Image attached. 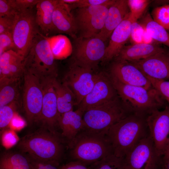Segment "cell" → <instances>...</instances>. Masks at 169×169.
Segmentation results:
<instances>
[{"label": "cell", "instance_id": "cell-1", "mask_svg": "<svg viewBox=\"0 0 169 169\" xmlns=\"http://www.w3.org/2000/svg\"><path fill=\"white\" fill-rule=\"evenodd\" d=\"M65 144L60 133L52 132L40 126L38 129L21 138L17 142L16 147L19 151L33 158L60 164L64 156Z\"/></svg>", "mask_w": 169, "mask_h": 169}, {"label": "cell", "instance_id": "cell-2", "mask_svg": "<svg viewBox=\"0 0 169 169\" xmlns=\"http://www.w3.org/2000/svg\"><path fill=\"white\" fill-rule=\"evenodd\" d=\"M146 116L131 114L110 128L106 134L115 155L124 158L140 141L149 135Z\"/></svg>", "mask_w": 169, "mask_h": 169}, {"label": "cell", "instance_id": "cell-3", "mask_svg": "<svg viewBox=\"0 0 169 169\" xmlns=\"http://www.w3.org/2000/svg\"><path fill=\"white\" fill-rule=\"evenodd\" d=\"M106 133L83 129L67 145L70 150L71 161L90 165L113 154Z\"/></svg>", "mask_w": 169, "mask_h": 169}, {"label": "cell", "instance_id": "cell-4", "mask_svg": "<svg viewBox=\"0 0 169 169\" xmlns=\"http://www.w3.org/2000/svg\"><path fill=\"white\" fill-rule=\"evenodd\" d=\"M110 77L119 97L130 113L147 116L164 106L165 100L153 87L146 89L126 84Z\"/></svg>", "mask_w": 169, "mask_h": 169}, {"label": "cell", "instance_id": "cell-5", "mask_svg": "<svg viewBox=\"0 0 169 169\" xmlns=\"http://www.w3.org/2000/svg\"><path fill=\"white\" fill-rule=\"evenodd\" d=\"M48 37L39 33L23 60L24 71L35 75L41 82L53 81L58 75L57 66Z\"/></svg>", "mask_w": 169, "mask_h": 169}, {"label": "cell", "instance_id": "cell-6", "mask_svg": "<svg viewBox=\"0 0 169 169\" xmlns=\"http://www.w3.org/2000/svg\"><path fill=\"white\" fill-rule=\"evenodd\" d=\"M131 114L118 97L84 112L83 116L84 129L107 133L111 126Z\"/></svg>", "mask_w": 169, "mask_h": 169}, {"label": "cell", "instance_id": "cell-7", "mask_svg": "<svg viewBox=\"0 0 169 169\" xmlns=\"http://www.w3.org/2000/svg\"><path fill=\"white\" fill-rule=\"evenodd\" d=\"M74 39L71 64L95 71L104 60L105 42L95 36Z\"/></svg>", "mask_w": 169, "mask_h": 169}, {"label": "cell", "instance_id": "cell-8", "mask_svg": "<svg viewBox=\"0 0 169 169\" xmlns=\"http://www.w3.org/2000/svg\"><path fill=\"white\" fill-rule=\"evenodd\" d=\"M32 9L16 13L12 30L14 51L24 59L27 55L34 38L40 32Z\"/></svg>", "mask_w": 169, "mask_h": 169}, {"label": "cell", "instance_id": "cell-9", "mask_svg": "<svg viewBox=\"0 0 169 169\" xmlns=\"http://www.w3.org/2000/svg\"><path fill=\"white\" fill-rule=\"evenodd\" d=\"M22 105L27 123L31 126L40 119L44 89L40 80L33 74L24 71Z\"/></svg>", "mask_w": 169, "mask_h": 169}, {"label": "cell", "instance_id": "cell-10", "mask_svg": "<svg viewBox=\"0 0 169 169\" xmlns=\"http://www.w3.org/2000/svg\"><path fill=\"white\" fill-rule=\"evenodd\" d=\"M162 157L157 153L149 135L140 141L124 158V169H160Z\"/></svg>", "mask_w": 169, "mask_h": 169}, {"label": "cell", "instance_id": "cell-11", "mask_svg": "<svg viewBox=\"0 0 169 169\" xmlns=\"http://www.w3.org/2000/svg\"><path fill=\"white\" fill-rule=\"evenodd\" d=\"M110 6L99 5L77 8L73 15L77 37L89 38L98 34L104 27Z\"/></svg>", "mask_w": 169, "mask_h": 169}, {"label": "cell", "instance_id": "cell-12", "mask_svg": "<svg viewBox=\"0 0 169 169\" xmlns=\"http://www.w3.org/2000/svg\"><path fill=\"white\" fill-rule=\"evenodd\" d=\"M98 73L74 64H70L62 83L66 85L74 93L76 100V106H79L92 90Z\"/></svg>", "mask_w": 169, "mask_h": 169}, {"label": "cell", "instance_id": "cell-13", "mask_svg": "<svg viewBox=\"0 0 169 169\" xmlns=\"http://www.w3.org/2000/svg\"><path fill=\"white\" fill-rule=\"evenodd\" d=\"M119 97L108 73L98 72L94 85L78 106L85 111L109 102Z\"/></svg>", "mask_w": 169, "mask_h": 169}, {"label": "cell", "instance_id": "cell-14", "mask_svg": "<svg viewBox=\"0 0 169 169\" xmlns=\"http://www.w3.org/2000/svg\"><path fill=\"white\" fill-rule=\"evenodd\" d=\"M146 121L157 153L162 157L169 138V106H165L162 110L152 112L147 116Z\"/></svg>", "mask_w": 169, "mask_h": 169}, {"label": "cell", "instance_id": "cell-15", "mask_svg": "<svg viewBox=\"0 0 169 169\" xmlns=\"http://www.w3.org/2000/svg\"><path fill=\"white\" fill-rule=\"evenodd\" d=\"M108 74L111 78L126 84L146 89L153 87L147 77L129 61L115 60L110 67Z\"/></svg>", "mask_w": 169, "mask_h": 169}, {"label": "cell", "instance_id": "cell-16", "mask_svg": "<svg viewBox=\"0 0 169 169\" xmlns=\"http://www.w3.org/2000/svg\"><path fill=\"white\" fill-rule=\"evenodd\" d=\"M146 76L164 81H169V51L164 49L147 58L130 61Z\"/></svg>", "mask_w": 169, "mask_h": 169}, {"label": "cell", "instance_id": "cell-17", "mask_svg": "<svg viewBox=\"0 0 169 169\" xmlns=\"http://www.w3.org/2000/svg\"><path fill=\"white\" fill-rule=\"evenodd\" d=\"M53 81L41 82L44 89L41 116L38 123L40 125L47 128L51 132L58 133L59 114L56 95L53 84Z\"/></svg>", "mask_w": 169, "mask_h": 169}, {"label": "cell", "instance_id": "cell-18", "mask_svg": "<svg viewBox=\"0 0 169 169\" xmlns=\"http://www.w3.org/2000/svg\"><path fill=\"white\" fill-rule=\"evenodd\" d=\"M24 59L13 50L0 55V84L20 80L24 72Z\"/></svg>", "mask_w": 169, "mask_h": 169}, {"label": "cell", "instance_id": "cell-19", "mask_svg": "<svg viewBox=\"0 0 169 169\" xmlns=\"http://www.w3.org/2000/svg\"><path fill=\"white\" fill-rule=\"evenodd\" d=\"M68 5L58 0L53 15V32L67 34L73 39L77 37L74 16Z\"/></svg>", "mask_w": 169, "mask_h": 169}, {"label": "cell", "instance_id": "cell-20", "mask_svg": "<svg viewBox=\"0 0 169 169\" xmlns=\"http://www.w3.org/2000/svg\"><path fill=\"white\" fill-rule=\"evenodd\" d=\"M133 22L129 12L112 33L105 49L103 62L109 61L115 59L119 54L130 38L131 24Z\"/></svg>", "mask_w": 169, "mask_h": 169}, {"label": "cell", "instance_id": "cell-21", "mask_svg": "<svg viewBox=\"0 0 169 169\" xmlns=\"http://www.w3.org/2000/svg\"><path fill=\"white\" fill-rule=\"evenodd\" d=\"M129 12L127 0H115L108 8L103 28L95 36L105 42Z\"/></svg>", "mask_w": 169, "mask_h": 169}, {"label": "cell", "instance_id": "cell-22", "mask_svg": "<svg viewBox=\"0 0 169 169\" xmlns=\"http://www.w3.org/2000/svg\"><path fill=\"white\" fill-rule=\"evenodd\" d=\"M84 112L78 108L59 116L58 126L62 131L60 135L67 145L71 142L84 128Z\"/></svg>", "mask_w": 169, "mask_h": 169}, {"label": "cell", "instance_id": "cell-23", "mask_svg": "<svg viewBox=\"0 0 169 169\" xmlns=\"http://www.w3.org/2000/svg\"><path fill=\"white\" fill-rule=\"evenodd\" d=\"M164 49L159 44L154 43L133 44L125 45L114 59L129 61H137L147 58Z\"/></svg>", "mask_w": 169, "mask_h": 169}, {"label": "cell", "instance_id": "cell-24", "mask_svg": "<svg viewBox=\"0 0 169 169\" xmlns=\"http://www.w3.org/2000/svg\"><path fill=\"white\" fill-rule=\"evenodd\" d=\"M58 0H40L37 4L35 20L42 33L46 36L53 32V17Z\"/></svg>", "mask_w": 169, "mask_h": 169}, {"label": "cell", "instance_id": "cell-25", "mask_svg": "<svg viewBox=\"0 0 169 169\" xmlns=\"http://www.w3.org/2000/svg\"><path fill=\"white\" fill-rule=\"evenodd\" d=\"M57 103L59 115L73 110L74 107L76 106L75 96L71 90L65 84L61 83L57 79L53 81Z\"/></svg>", "mask_w": 169, "mask_h": 169}, {"label": "cell", "instance_id": "cell-26", "mask_svg": "<svg viewBox=\"0 0 169 169\" xmlns=\"http://www.w3.org/2000/svg\"><path fill=\"white\" fill-rule=\"evenodd\" d=\"M0 169H33L28 156L19 151H7L0 156Z\"/></svg>", "mask_w": 169, "mask_h": 169}, {"label": "cell", "instance_id": "cell-27", "mask_svg": "<svg viewBox=\"0 0 169 169\" xmlns=\"http://www.w3.org/2000/svg\"><path fill=\"white\" fill-rule=\"evenodd\" d=\"M140 23L154 41L169 48V33L164 28L155 21L149 13L142 18Z\"/></svg>", "mask_w": 169, "mask_h": 169}, {"label": "cell", "instance_id": "cell-28", "mask_svg": "<svg viewBox=\"0 0 169 169\" xmlns=\"http://www.w3.org/2000/svg\"><path fill=\"white\" fill-rule=\"evenodd\" d=\"M50 47L55 59H65L72 54V45L69 38L60 34L48 37Z\"/></svg>", "mask_w": 169, "mask_h": 169}, {"label": "cell", "instance_id": "cell-29", "mask_svg": "<svg viewBox=\"0 0 169 169\" xmlns=\"http://www.w3.org/2000/svg\"><path fill=\"white\" fill-rule=\"evenodd\" d=\"M19 81L0 84V107L19 102Z\"/></svg>", "mask_w": 169, "mask_h": 169}, {"label": "cell", "instance_id": "cell-30", "mask_svg": "<svg viewBox=\"0 0 169 169\" xmlns=\"http://www.w3.org/2000/svg\"><path fill=\"white\" fill-rule=\"evenodd\" d=\"M20 106L19 102H14L0 107V129L4 132L10 125L11 121Z\"/></svg>", "mask_w": 169, "mask_h": 169}, {"label": "cell", "instance_id": "cell-31", "mask_svg": "<svg viewBox=\"0 0 169 169\" xmlns=\"http://www.w3.org/2000/svg\"><path fill=\"white\" fill-rule=\"evenodd\" d=\"M124 158L112 154L90 165L91 169H123Z\"/></svg>", "mask_w": 169, "mask_h": 169}, {"label": "cell", "instance_id": "cell-32", "mask_svg": "<svg viewBox=\"0 0 169 169\" xmlns=\"http://www.w3.org/2000/svg\"><path fill=\"white\" fill-rule=\"evenodd\" d=\"M151 1L148 0H128L129 16L133 22L137 21L144 13Z\"/></svg>", "mask_w": 169, "mask_h": 169}, {"label": "cell", "instance_id": "cell-33", "mask_svg": "<svg viewBox=\"0 0 169 169\" xmlns=\"http://www.w3.org/2000/svg\"><path fill=\"white\" fill-rule=\"evenodd\" d=\"M151 16L155 21L169 32V3L154 8Z\"/></svg>", "mask_w": 169, "mask_h": 169}, {"label": "cell", "instance_id": "cell-34", "mask_svg": "<svg viewBox=\"0 0 169 169\" xmlns=\"http://www.w3.org/2000/svg\"><path fill=\"white\" fill-rule=\"evenodd\" d=\"M146 76L151 82L152 86L163 99L168 102L169 106V81L159 80Z\"/></svg>", "mask_w": 169, "mask_h": 169}, {"label": "cell", "instance_id": "cell-35", "mask_svg": "<svg viewBox=\"0 0 169 169\" xmlns=\"http://www.w3.org/2000/svg\"><path fill=\"white\" fill-rule=\"evenodd\" d=\"M115 0H77L71 4H68L71 10L72 9L91 6H111Z\"/></svg>", "mask_w": 169, "mask_h": 169}, {"label": "cell", "instance_id": "cell-36", "mask_svg": "<svg viewBox=\"0 0 169 169\" xmlns=\"http://www.w3.org/2000/svg\"><path fill=\"white\" fill-rule=\"evenodd\" d=\"M10 50H15L12 33L6 32L0 34V55L4 52Z\"/></svg>", "mask_w": 169, "mask_h": 169}, {"label": "cell", "instance_id": "cell-37", "mask_svg": "<svg viewBox=\"0 0 169 169\" xmlns=\"http://www.w3.org/2000/svg\"><path fill=\"white\" fill-rule=\"evenodd\" d=\"M144 29L143 26L137 21L132 23L130 38L133 44L142 43Z\"/></svg>", "mask_w": 169, "mask_h": 169}, {"label": "cell", "instance_id": "cell-38", "mask_svg": "<svg viewBox=\"0 0 169 169\" xmlns=\"http://www.w3.org/2000/svg\"><path fill=\"white\" fill-rule=\"evenodd\" d=\"M14 10L16 12L32 9L40 0H10Z\"/></svg>", "mask_w": 169, "mask_h": 169}, {"label": "cell", "instance_id": "cell-39", "mask_svg": "<svg viewBox=\"0 0 169 169\" xmlns=\"http://www.w3.org/2000/svg\"><path fill=\"white\" fill-rule=\"evenodd\" d=\"M27 156L30 160L33 169H60V164L58 162L44 161Z\"/></svg>", "mask_w": 169, "mask_h": 169}, {"label": "cell", "instance_id": "cell-40", "mask_svg": "<svg viewBox=\"0 0 169 169\" xmlns=\"http://www.w3.org/2000/svg\"><path fill=\"white\" fill-rule=\"evenodd\" d=\"M15 15L0 17V34L6 32L12 33Z\"/></svg>", "mask_w": 169, "mask_h": 169}, {"label": "cell", "instance_id": "cell-41", "mask_svg": "<svg viewBox=\"0 0 169 169\" xmlns=\"http://www.w3.org/2000/svg\"><path fill=\"white\" fill-rule=\"evenodd\" d=\"M17 12L13 9L10 0H0V17L13 16Z\"/></svg>", "mask_w": 169, "mask_h": 169}, {"label": "cell", "instance_id": "cell-42", "mask_svg": "<svg viewBox=\"0 0 169 169\" xmlns=\"http://www.w3.org/2000/svg\"><path fill=\"white\" fill-rule=\"evenodd\" d=\"M60 169H91L90 165L78 161H70L60 166Z\"/></svg>", "mask_w": 169, "mask_h": 169}, {"label": "cell", "instance_id": "cell-43", "mask_svg": "<svg viewBox=\"0 0 169 169\" xmlns=\"http://www.w3.org/2000/svg\"><path fill=\"white\" fill-rule=\"evenodd\" d=\"M144 31L142 37V43L146 44H153V41H154V40L148 33L144 28Z\"/></svg>", "mask_w": 169, "mask_h": 169}, {"label": "cell", "instance_id": "cell-44", "mask_svg": "<svg viewBox=\"0 0 169 169\" xmlns=\"http://www.w3.org/2000/svg\"><path fill=\"white\" fill-rule=\"evenodd\" d=\"M160 169H169V160H164L162 158Z\"/></svg>", "mask_w": 169, "mask_h": 169}, {"label": "cell", "instance_id": "cell-45", "mask_svg": "<svg viewBox=\"0 0 169 169\" xmlns=\"http://www.w3.org/2000/svg\"><path fill=\"white\" fill-rule=\"evenodd\" d=\"M162 158L164 160H169V138L165 152Z\"/></svg>", "mask_w": 169, "mask_h": 169}, {"label": "cell", "instance_id": "cell-46", "mask_svg": "<svg viewBox=\"0 0 169 169\" xmlns=\"http://www.w3.org/2000/svg\"><path fill=\"white\" fill-rule=\"evenodd\" d=\"M123 169H124V168Z\"/></svg>", "mask_w": 169, "mask_h": 169}]
</instances>
